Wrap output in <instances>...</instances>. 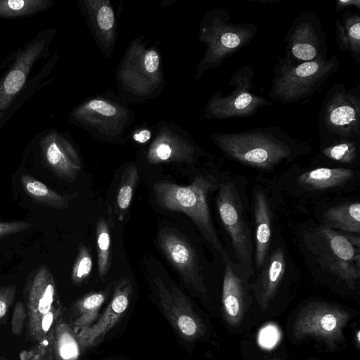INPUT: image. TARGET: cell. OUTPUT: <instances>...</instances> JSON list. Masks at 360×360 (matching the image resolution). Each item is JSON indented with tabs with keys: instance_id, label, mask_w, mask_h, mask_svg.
Masks as SVG:
<instances>
[{
	"instance_id": "3",
	"label": "cell",
	"mask_w": 360,
	"mask_h": 360,
	"mask_svg": "<svg viewBox=\"0 0 360 360\" xmlns=\"http://www.w3.org/2000/svg\"><path fill=\"white\" fill-rule=\"evenodd\" d=\"M216 207L232 250L231 258L248 278L255 274L251 203L243 176L224 173L217 191Z\"/></svg>"
},
{
	"instance_id": "31",
	"label": "cell",
	"mask_w": 360,
	"mask_h": 360,
	"mask_svg": "<svg viewBox=\"0 0 360 360\" xmlns=\"http://www.w3.org/2000/svg\"><path fill=\"white\" fill-rule=\"evenodd\" d=\"M321 158L345 165H354L359 161V140L340 139L321 146Z\"/></svg>"
},
{
	"instance_id": "12",
	"label": "cell",
	"mask_w": 360,
	"mask_h": 360,
	"mask_svg": "<svg viewBox=\"0 0 360 360\" xmlns=\"http://www.w3.org/2000/svg\"><path fill=\"white\" fill-rule=\"evenodd\" d=\"M350 314L344 309L320 300L308 302L300 310L292 326L297 340L315 339L334 349L345 342L343 328Z\"/></svg>"
},
{
	"instance_id": "13",
	"label": "cell",
	"mask_w": 360,
	"mask_h": 360,
	"mask_svg": "<svg viewBox=\"0 0 360 360\" xmlns=\"http://www.w3.org/2000/svg\"><path fill=\"white\" fill-rule=\"evenodd\" d=\"M72 117L93 136L105 141L120 139L134 121L129 108L103 97L84 102L72 111Z\"/></svg>"
},
{
	"instance_id": "42",
	"label": "cell",
	"mask_w": 360,
	"mask_h": 360,
	"mask_svg": "<svg viewBox=\"0 0 360 360\" xmlns=\"http://www.w3.org/2000/svg\"><path fill=\"white\" fill-rule=\"evenodd\" d=\"M250 2H259L262 4H274L279 1V0H248Z\"/></svg>"
},
{
	"instance_id": "33",
	"label": "cell",
	"mask_w": 360,
	"mask_h": 360,
	"mask_svg": "<svg viewBox=\"0 0 360 360\" xmlns=\"http://www.w3.org/2000/svg\"><path fill=\"white\" fill-rule=\"evenodd\" d=\"M53 3L49 0H0V17L13 18L39 12Z\"/></svg>"
},
{
	"instance_id": "11",
	"label": "cell",
	"mask_w": 360,
	"mask_h": 360,
	"mask_svg": "<svg viewBox=\"0 0 360 360\" xmlns=\"http://www.w3.org/2000/svg\"><path fill=\"white\" fill-rule=\"evenodd\" d=\"M255 71L249 65H243L231 76L230 89L215 92L207 101L202 119L223 120L248 117L262 108L271 106L273 101L256 94L253 89Z\"/></svg>"
},
{
	"instance_id": "22",
	"label": "cell",
	"mask_w": 360,
	"mask_h": 360,
	"mask_svg": "<svg viewBox=\"0 0 360 360\" xmlns=\"http://www.w3.org/2000/svg\"><path fill=\"white\" fill-rule=\"evenodd\" d=\"M40 144L46 166L60 179L73 182L82 170V162L70 142L51 131L41 139Z\"/></svg>"
},
{
	"instance_id": "41",
	"label": "cell",
	"mask_w": 360,
	"mask_h": 360,
	"mask_svg": "<svg viewBox=\"0 0 360 360\" xmlns=\"http://www.w3.org/2000/svg\"><path fill=\"white\" fill-rule=\"evenodd\" d=\"M261 338L262 343L269 346L270 344H274L273 342L275 341V338H276V333L274 329L268 328L262 333Z\"/></svg>"
},
{
	"instance_id": "28",
	"label": "cell",
	"mask_w": 360,
	"mask_h": 360,
	"mask_svg": "<svg viewBox=\"0 0 360 360\" xmlns=\"http://www.w3.org/2000/svg\"><path fill=\"white\" fill-rule=\"evenodd\" d=\"M52 360H79L82 348L72 326L62 319L56 324L50 344Z\"/></svg>"
},
{
	"instance_id": "25",
	"label": "cell",
	"mask_w": 360,
	"mask_h": 360,
	"mask_svg": "<svg viewBox=\"0 0 360 360\" xmlns=\"http://www.w3.org/2000/svg\"><path fill=\"white\" fill-rule=\"evenodd\" d=\"M316 216V221L333 230L346 233L360 234L359 198H350L335 204L319 205Z\"/></svg>"
},
{
	"instance_id": "35",
	"label": "cell",
	"mask_w": 360,
	"mask_h": 360,
	"mask_svg": "<svg viewBox=\"0 0 360 360\" xmlns=\"http://www.w3.org/2000/svg\"><path fill=\"white\" fill-rule=\"evenodd\" d=\"M51 335L52 333L30 349L20 352V360H52L50 351Z\"/></svg>"
},
{
	"instance_id": "30",
	"label": "cell",
	"mask_w": 360,
	"mask_h": 360,
	"mask_svg": "<svg viewBox=\"0 0 360 360\" xmlns=\"http://www.w3.org/2000/svg\"><path fill=\"white\" fill-rule=\"evenodd\" d=\"M138 180V168L131 163L122 173L115 199V212L120 221H123L129 210Z\"/></svg>"
},
{
	"instance_id": "40",
	"label": "cell",
	"mask_w": 360,
	"mask_h": 360,
	"mask_svg": "<svg viewBox=\"0 0 360 360\" xmlns=\"http://www.w3.org/2000/svg\"><path fill=\"white\" fill-rule=\"evenodd\" d=\"M151 131L148 129L137 130L133 135V139L139 143H146L151 137Z\"/></svg>"
},
{
	"instance_id": "9",
	"label": "cell",
	"mask_w": 360,
	"mask_h": 360,
	"mask_svg": "<svg viewBox=\"0 0 360 360\" xmlns=\"http://www.w3.org/2000/svg\"><path fill=\"white\" fill-rule=\"evenodd\" d=\"M318 127L321 146L340 139L359 140L360 87L335 84L321 105Z\"/></svg>"
},
{
	"instance_id": "5",
	"label": "cell",
	"mask_w": 360,
	"mask_h": 360,
	"mask_svg": "<svg viewBox=\"0 0 360 360\" xmlns=\"http://www.w3.org/2000/svg\"><path fill=\"white\" fill-rule=\"evenodd\" d=\"M278 195L299 200H322L330 195L348 193L359 182V172L342 167H302L292 165L272 179H259Z\"/></svg>"
},
{
	"instance_id": "17",
	"label": "cell",
	"mask_w": 360,
	"mask_h": 360,
	"mask_svg": "<svg viewBox=\"0 0 360 360\" xmlns=\"http://www.w3.org/2000/svg\"><path fill=\"white\" fill-rule=\"evenodd\" d=\"M278 194L258 180L252 188L254 265L255 273L262 266L270 251L276 232V200Z\"/></svg>"
},
{
	"instance_id": "21",
	"label": "cell",
	"mask_w": 360,
	"mask_h": 360,
	"mask_svg": "<svg viewBox=\"0 0 360 360\" xmlns=\"http://www.w3.org/2000/svg\"><path fill=\"white\" fill-rule=\"evenodd\" d=\"M223 281L221 302L225 319L231 326H237L243 319L247 304L250 300V282L228 251L222 257Z\"/></svg>"
},
{
	"instance_id": "20",
	"label": "cell",
	"mask_w": 360,
	"mask_h": 360,
	"mask_svg": "<svg viewBox=\"0 0 360 360\" xmlns=\"http://www.w3.org/2000/svg\"><path fill=\"white\" fill-rule=\"evenodd\" d=\"M203 152L177 126L164 124L147 150V160L152 165L178 162L192 164Z\"/></svg>"
},
{
	"instance_id": "7",
	"label": "cell",
	"mask_w": 360,
	"mask_h": 360,
	"mask_svg": "<svg viewBox=\"0 0 360 360\" xmlns=\"http://www.w3.org/2000/svg\"><path fill=\"white\" fill-rule=\"evenodd\" d=\"M277 59L268 96L282 104L307 101L318 94L340 67L336 56L297 64L279 55Z\"/></svg>"
},
{
	"instance_id": "32",
	"label": "cell",
	"mask_w": 360,
	"mask_h": 360,
	"mask_svg": "<svg viewBox=\"0 0 360 360\" xmlns=\"http://www.w3.org/2000/svg\"><path fill=\"white\" fill-rule=\"evenodd\" d=\"M96 238L98 276L104 281L111 266V237L109 224L103 218L96 223Z\"/></svg>"
},
{
	"instance_id": "27",
	"label": "cell",
	"mask_w": 360,
	"mask_h": 360,
	"mask_svg": "<svg viewBox=\"0 0 360 360\" xmlns=\"http://www.w3.org/2000/svg\"><path fill=\"white\" fill-rule=\"evenodd\" d=\"M112 286L104 290L91 292L78 299L73 304L72 329H84L92 326L99 316L100 309Z\"/></svg>"
},
{
	"instance_id": "44",
	"label": "cell",
	"mask_w": 360,
	"mask_h": 360,
	"mask_svg": "<svg viewBox=\"0 0 360 360\" xmlns=\"http://www.w3.org/2000/svg\"><path fill=\"white\" fill-rule=\"evenodd\" d=\"M0 360H6V359L4 356H0Z\"/></svg>"
},
{
	"instance_id": "36",
	"label": "cell",
	"mask_w": 360,
	"mask_h": 360,
	"mask_svg": "<svg viewBox=\"0 0 360 360\" xmlns=\"http://www.w3.org/2000/svg\"><path fill=\"white\" fill-rule=\"evenodd\" d=\"M27 312L24 302L18 301L13 309L11 318V331L15 336H20L26 326Z\"/></svg>"
},
{
	"instance_id": "4",
	"label": "cell",
	"mask_w": 360,
	"mask_h": 360,
	"mask_svg": "<svg viewBox=\"0 0 360 360\" xmlns=\"http://www.w3.org/2000/svg\"><path fill=\"white\" fill-rule=\"evenodd\" d=\"M205 173L196 175L188 186L163 180L154 184V196L162 208L185 214L195 224L214 253L222 260L227 251L215 229L208 198L217 191L222 175Z\"/></svg>"
},
{
	"instance_id": "10",
	"label": "cell",
	"mask_w": 360,
	"mask_h": 360,
	"mask_svg": "<svg viewBox=\"0 0 360 360\" xmlns=\"http://www.w3.org/2000/svg\"><path fill=\"white\" fill-rule=\"evenodd\" d=\"M117 83L120 90L135 98H146L160 89L163 82L159 51L143 39L129 45L118 68Z\"/></svg>"
},
{
	"instance_id": "6",
	"label": "cell",
	"mask_w": 360,
	"mask_h": 360,
	"mask_svg": "<svg viewBox=\"0 0 360 360\" xmlns=\"http://www.w3.org/2000/svg\"><path fill=\"white\" fill-rule=\"evenodd\" d=\"M258 27L249 22L233 23L226 8H215L203 16L200 24L199 41L206 46L204 56L196 67V79L207 71L221 65L254 39Z\"/></svg>"
},
{
	"instance_id": "15",
	"label": "cell",
	"mask_w": 360,
	"mask_h": 360,
	"mask_svg": "<svg viewBox=\"0 0 360 360\" xmlns=\"http://www.w3.org/2000/svg\"><path fill=\"white\" fill-rule=\"evenodd\" d=\"M153 291L161 311L182 339L192 342L203 334L200 317L180 288L157 276L153 278Z\"/></svg>"
},
{
	"instance_id": "39",
	"label": "cell",
	"mask_w": 360,
	"mask_h": 360,
	"mask_svg": "<svg viewBox=\"0 0 360 360\" xmlns=\"http://www.w3.org/2000/svg\"><path fill=\"white\" fill-rule=\"evenodd\" d=\"M352 7H356L360 9L359 0H336L335 11L337 13H342L346 10L350 9Z\"/></svg>"
},
{
	"instance_id": "37",
	"label": "cell",
	"mask_w": 360,
	"mask_h": 360,
	"mask_svg": "<svg viewBox=\"0 0 360 360\" xmlns=\"http://www.w3.org/2000/svg\"><path fill=\"white\" fill-rule=\"evenodd\" d=\"M17 288L14 285H8L0 288V323L7 316L15 295Z\"/></svg>"
},
{
	"instance_id": "38",
	"label": "cell",
	"mask_w": 360,
	"mask_h": 360,
	"mask_svg": "<svg viewBox=\"0 0 360 360\" xmlns=\"http://www.w3.org/2000/svg\"><path fill=\"white\" fill-rule=\"evenodd\" d=\"M32 226L25 221H0V238L27 230Z\"/></svg>"
},
{
	"instance_id": "18",
	"label": "cell",
	"mask_w": 360,
	"mask_h": 360,
	"mask_svg": "<svg viewBox=\"0 0 360 360\" xmlns=\"http://www.w3.org/2000/svg\"><path fill=\"white\" fill-rule=\"evenodd\" d=\"M292 267L287 246L281 232L276 231L269 255L250 283L251 290L262 309L268 307Z\"/></svg>"
},
{
	"instance_id": "34",
	"label": "cell",
	"mask_w": 360,
	"mask_h": 360,
	"mask_svg": "<svg viewBox=\"0 0 360 360\" xmlns=\"http://www.w3.org/2000/svg\"><path fill=\"white\" fill-rule=\"evenodd\" d=\"M93 268V260L89 249L81 244L77 256L72 266L71 281L74 285L83 283L90 276Z\"/></svg>"
},
{
	"instance_id": "14",
	"label": "cell",
	"mask_w": 360,
	"mask_h": 360,
	"mask_svg": "<svg viewBox=\"0 0 360 360\" xmlns=\"http://www.w3.org/2000/svg\"><path fill=\"white\" fill-rule=\"evenodd\" d=\"M284 42V58L292 64L328 58L326 33L313 11H304L293 20Z\"/></svg>"
},
{
	"instance_id": "2",
	"label": "cell",
	"mask_w": 360,
	"mask_h": 360,
	"mask_svg": "<svg viewBox=\"0 0 360 360\" xmlns=\"http://www.w3.org/2000/svg\"><path fill=\"white\" fill-rule=\"evenodd\" d=\"M210 139L227 158L263 172L308 155L312 150L309 141H300L276 126L212 133Z\"/></svg>"
},
{
	"instance_id": "8",
	"label": "cell",
	"mask_w": 360,
	"mask_h": 360,
	"mask_svg": "<svg viewBox=\"0 0 360 360\" xmlns=\"http://www.w3.org/2000/svg\"><path fill=\"white\" fill-rule=\"evenodd\" d=\"M24 304L26 338L37 344L51 334L63 313L56 281L47 266H39L30 277Z\"/></svg>"
},
{
	"instance_id": "24",
	"label": "cell",
	"mask_w": 360,
	"mask_h": 360,
	"mask_svg": "<svg viewBox=\"0 0 360 360\" xmlns=\"http://www.w3.org/2000/svg\"><path fill=\"white\" fill-rule=\"evenodd\" d=\"M90 30L96 44L106 56L111 55L116 40V20L108 0L83 1Z\"/></svg>"
},
{
	"instance_id": "26",
	"label": "cell",
	"mask_w": 360,
	"mask_h": 360,
	"mask_svg": "<svg viewBox=\"0 0 360 360\" xmlns=\"http://www.w3.org/2000/svg\"><path fill=\"white\" fill-rule=\"evenodd\" d=\"M335 37L339 49L348 52L360 65V15L348 9L335 19Z\"/></svg>"
},
{
	"instance_id": "43",
	"label": "cell",
	"mask_w": 360,
	"mask_h": 360,
	"mask_svg": "<svg viewBox=\"0 0 360 360\" xmlns=\"http://www.w3.org/2000/svg\"><path fill=\"white\" fill-rule=\"evenodd\" d=\"M360 332L358 330L356 333V340H357V344L359 345L360 342Z\"/></svg>"
},
{
	"instance_id": "16",
	"label": "cell",
	"mask_w": 360,
	"mask_h": 360,
	"mask_svg": "<svg viewBox=\"0 0 360 360\" xmlns=\"http://www.w3.org/2000/svg\"><path fill=\"white\" fill-rule=\"evenodd\" d=\"M158 243L184 282L196 292L205 294L207 288L202 261L189 240L178 231L166 227L159 232Z\"/></svg>"
},
{
	"instance_id": "23",
	"label": "cell",
	"mask_w": 360,
	"mask_h": 360,
	"mask_svg": "<svg viewBox=\"0 0 360 360\" xmlns=\"http://www.w3.org/2000/svg\"><path fill=\"white\" fill-rule=\"evenodd\" d=\"M45 46L44 39L35 40L22 51L7 75L0 83V118L23 87L30 71Z\"/></svg>"
},
{
	"instance_id": "29",
	"label": "cell",
	"mask_w": 360,
	"mask_h": 360,
	"mask_svg": "<svg viewBox=\"0 0 360 360\" xmlns=\"http://www.w3.org/2000/svg\"><path fill=\"white\" fill-rule=\"evenodd\" d=\"M20 181L24 191L32 200L56 209L67 208L70 201L77 195L60 194L29 174H22Z\"/></svg>"
},
{
	"instance_id": "1",
	"label": "cell",
	"mask_w": 360,
	"mask_h": 360,
	"mask_svg": "<svg viewBox=\"0 0 360 360\" xmlns=\"http://www.w3.org/2000/svg\"><path fill=\"white\" fill-rule=\"evenodd\" d=\"M295 243L315 276L354 290L360 280V236L309 220L295 228Z\"/></svg>"
},
{
	"instance_id": "19",
	"label": "cell",
	"mask_w": 360,
	"mask_h": 360,
	"mask_svg": "<svg viewBox=\"0 0 360 360\" xmlns=\"http://www.w3.org/2000/svg\"><path fill=\"white\" fill-rule=\"evenodd\" d=\"M132 294L130 279L122 276L115 281L112 297L101 315L90 327L73 330L82 351L98 345L124 317L127 311Z\"/></svg>"
}]
</instances>
